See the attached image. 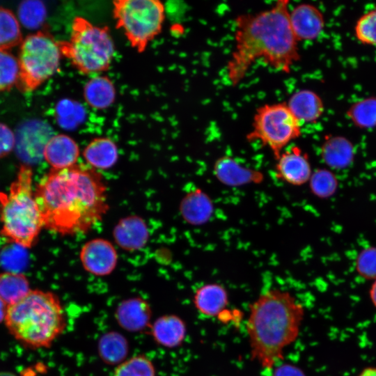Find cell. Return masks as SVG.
I'll list each match as a JSON object with an SVG mask.
<instances>
[{"instance_id":"603a6c76","label":"cell","mask_w":376,"mask_h":376,"mask_svg":"<svg viewBox=\"0 0 376 376\" xmlns=\"http://www.w3.org/2000/svg\"><path fill=\"white\" fill-rule=\"evenodd\" d=\"M116 88L107 76H97L89 79L84 87L86 102L95 109H104L110 107L116 99Z\"/></svg>"},{"instance_id":"e575fe53","label":"cell","mask_w":376,"mask_h":376,"mask_svg":"<svg viewBox=\"0 0 376 376\" xmlns=\"http://www.w3.org/2000/svg\"><path fill=\"white\" fill-rule=\"evenodd\" d=\"M23 246L14 244L4 249L0 256L2 266L13 272H18L25 265V252Z\"/></svg>"},{"instance_id":"83f0119b","label":"cell","mask_w":376,"mask_h":376,"mask_svg":"<svg viewBox=\"0 0 376 376\" xmlns=\"http://www.w3.org/2000/svg\"><path fill=\"white\" fill-rule=\"evenodd\" d=\"M22 42L18 19L10 10L0 7V49L6 50Z\"/></svg>"},{"instance_id":"d4e9b609","label":"cell","mask_w":376,"mask_h":376,"mask_svg":"<svg viewBox=\"0 0 376 376\" xmlns=\"http://www.w3.org/2000/svg\"><path fill=\"white\" fill-rule=\"evenodd\" d=\"M97 350L104 363L118 366L125 360L129 352V344L124 336L116 331H110L100 338Z\"/></svg>"},{"instance_id":"4316f807","label":"cell","mask_w":376,"mask_h":376,"mask_svg":"<svg viewBox=\"0 0 376 376\" xmlns=\"http://www.w3.org/2000/svg\"><path fill=\"white\" fill-rule=\"evenodd\" d=\"M347 116L357 127L363 130L376 127V97H369L353 103Z\"/></svg>"},{"instance_id":"44dd1931","label":"cell","mask_w":376,"mask_h":376,"mask_svg":"<svg viewBox=\"0 0 376 376\" xmlns=\"http://www.w3.org/2000/svg\"><path fill=\"white\" fill-rule=\"evenodd\" d=\"M320 155L324 162L333 169H343L354 160V146L342 136H327L321 146Z\"/></svg>"},{"instance_id":"f35d334b","label":"cell","mask_w":376,"mask_h":376,"mask_svg":"<svg viewBox=\"0 0 376 376\" xmlns=\"http://www.w3.org/2000/svg\"><path fill=\"white\" fill-rule=\"evenodd\" d=\"M8 306L0 299V323L5 320Z\"/></svg>"},{"instance_id":"f546056e","label":"cell","mask_w":376,"mask_h":376,"mask_svg":"<svg viewBox=\"0 0 376 376\" xmlns=\"http://www.w3.org/2000/svg\"><path fill=\"white\" fill-rule=\"evenodd\" d=\"M308 182L311 191L320 198H327L333 196L338 186L337 177L327 169H318L315 171Z\"/></svg>"},{"instance_id":"d6a6232c","label":"cell","mask_w":376,"mask_h":376,"mask_svg":"<svg viewBox=\"0 0 376 376\" xmlns=\"http://www.w3.org/2000/svg\"><path fill=\"white\" fill-rule=\"evenodd\" d=\"M19 79L18 59L8 51L0 49V91L10 88Z\"/></svg>"},{"instance_id":"ab89813d","label":"cell","mask_w":376,"mask_h":376,"mask_svg":"<svg viewBox=\"0 0 376 376\" xmlns=\"http://www.w3.org/2000/svg\"><path fill=\"white\" fill-rule=\"evenodd\" d=\"M370 297L373 305L376 307V279L370 289Z\"/></svg>"},{"instance_id":"ffe728a7","label":"cell","mask_w":376,"mask_h":376,"mask_svg":"<svg viewBox=\"0 0 376 376\" xmlns=\"http://www.w3.org/2000/svg\"><path fill=\"white\" fill-rule=\"evenodd\" d=\"M86 164L96 170L113 167L118 159L116 143L109 137H96L84 148L82 152Z\"/></svg>"},{"instance_id":"7a4b0ae2","label":"cell","mask_w":376,"mask_h":376,"mask_svg":"<svg viewBox=\"0 0 376 376\" xmlns=\"http://www.w3.org/2000/svg\"><path fill=\"white\" fill-rule=\"evenodd\" d=\"M289 13V1L279 0L270 8L235 17L234 47L226 67L232 86L238 85L258 60L277 71L290 72L301 55Z\"/></svg>"},{"instance_id":"836d02e7","label":"cell","mask_w":376,"mask_h":376,"mask_svg":"<svg viewBox=\"0 0 376 376\" xmlns=\"http://www.w3.org/2000/svg\"><path fill=\"white\" fill-rule=\"evenodd\" d=\"M357 273L366 279H376V246H369L358 254L356 263Z\"/></svg>"},{"instance_id":"9c48e42d","label":"cell","mask_w":376,"mask_h":376,"mask_svg":"<svg viewBox=\"0 0 376 376\" xmlns=\"http://www.w3.org/2000/svg\"><path fill=\"white\" fill-rule=\"evenodd\" d=\"M301 134V123L286 103L265 104L256 110L246 140L260 141L276 159L287 146Z\"/></svg>"},{"instance_id":"9a60e30c","label":"cell","mask_w":376,"mask_h":376,"mask_svg":"<svg viewBox=\"0 0 376 376\" xmlns=\"http://www.w3.org/2000/svg\"><path fill=\"white\" fill-rule=\"evenodd\" d=\"M113 237L123 250L135 251L142 249L149 239V231L145 221L135 215L122 218L115 226Z\"/></svg>"},{"instance_id":"1f68e13d","label":"cell","mask_w":376,"mask_h":376,"mask_svg":"<svg viewBox=\"0 0 376 376\" xmlns=\"http://www.w3.org/2000/svg\"><path fill=\"white\" fill-rule=\"evenodd\" d=\"M354 36L364 45L376 47V8L361 15L354 25Z\"/></svg>"},{"instance_id":"7402d4cb","label":"cell","mask_w":376,"mask_h":376,"mask_svg":"<svg viewBox=\"0 0 376 376\" xmlns=\"http://www.w3.org/2000/svg\"><path fill=\"white\" fill-rule=\"evenodd\" d=\"M214 173L219 181L230 186L242 185L262 178L259 172L242 166L228 155L221 157L215 162Z\"/></svg>"},{"instance_id":"5bb4252c","label":"cell","mask_w":376,"mask_h":376,"mask_svg":"<svg viewBox=\"0 0 376 376\" xmlns=\"http://www.w3.org/2000/svg\"><path fill=\"white\" fill-rule=\"evenodd\" d=\"M152 310L141 297H132L121 301L115 311L119 326L127 331H141L150 326Z\"/></svg>"},{"instance_id":"ba28073f","label":"cell","mask_w":376,"mask_h":376,"mask_svg":"<svg viewBox=\"0 0 376 376\" xmlns=\"http://www.w3.org/2000/svg\"><path fill=\"white\" fill-rule=\"evenodd\" d=\"M20 45L18 82L25 91H31L56 72L62 54L58 41L47 31L31 34Z\"/></svg>"},{"instance_id":"5b68a950","label":"cell","mask_w":376,"mask_h":376,"mask_svg":"<svg viewBox=\"0 0 376 376\" xmlns=\"http://www.w3.org/2000/svg\"><path fill=\"white\" fill-rule=\"evenodd\" d=\"M33 171L20 166L8 194L0 195V234L9 242L31 248L43 227L40 212L32 187Z\"/></svg>"},{"instance_id":"4dcf8cb0","label":"cell","mask_w":376,"mask_h":376,"mask_svg":"<svg viewBox=\"0 0 376 376\" xmlns=\"http://www.w3.org/2000/svg\"><path fill=\"white\" fill-rule=\"evenodd\" d=\"M19 22L26 29L39 28L46 17V8L40 1L27 0L20 3L17 10Z\"/></svg>"},{"instance_id":"ac0fdd59","label":"cell","mask_w":376,"mask_h":376,"mask_svg":"<svg viewBox=\"0 0 376 376\" xmlns=\"http://www.w3.org/2000/svg\"><path fill=\"white\" fill-rule=\"evenodd\" d=\"M187 330L183 319L174 314L162 315L150 325V334L155 342L166 348L180 346L185 340Z\"/></svg>"},{"instance_id":"2e32d148","label":"cell","mask_w":376,"mask_h":376,"mask_svg":"<svg viewBox=\"0 0 376 376\" xmlns=\"http://www.w3.org/2000/svg\"><path fill=\"white\" fill-rule=\"evenodd\" d=\"M80 150L77 143L65 134L53 135L43 150V157L53 169H63L77 164Z\"/></svg>"},{"instance_id":"3957f363","label":"cell","mask_w":376,"mask_h":376,"mask_svg":"<svg viewBox=\"0 0 376 376\" xmlns=\"http://www.w3.org/2000/svg\"><path fill=\"white\" fill-rule=\"evenodd\" d=\"M304 315V306L290 292L271 288L262 292L249 306L246 323L251 359L273 369L299 336Z\"/></svg>"},{"instance_id":"e0dca14e","label":"cell","mask_w":376,"mask_h":376,"mask_svg":"<svg viewBox=\"0 0 376 376\" xmlns=\"http://www.w3.org/2000/svg\"><path fill=\"white\" fill-rule=\"evenodd\" d=\"M228 293L225 287L217 283H209L198 287L193 296V304L202 315L219 317L228 305Z\"/></svg>"},{"instance_id":"8fae6325","label":"cell","mask_w":376,"mask_h":376,"mask_svg":"<svg viewBox=\"0 0 376 376\" xmlns=\"http://www.w3.org/2000/svg\"><path fill=\"white\" fill-rule=\"evenodd\" d=\"M79 258L84 269L97 276L111 274L118 263L115 247L111 242L103 238H95L86 242L81 248Z\"/></svg>"},{"instance_id":"8d00e7d4","label":"cell","mask_w":376,"mask_h":376,"mask_svg":"<svg viewBox=\"0 0 376 376\" xmlns=\"http://www.w3.org/2000/svg\"><path fill=\"white\" fill-rule=\"evenodd\" d=\"M272 376H306L299 367L291 363H282L273 368Z\"/></svg>"},{"instance_id":"d590c367","label":"cell","mask_w":376,"mask_h":376,"mask_svg":"<svg viewBox=\"0 0 376 376\" xmlns=\"http://www.w3.org/2000/svg\"><path fill=\"white\" fill-rule=\"evenodd\" d=\"M15 137L13 131L0 123V158L8 155L15 148Z\"/></svg>"},{"instance_id":"8992f818","label":"cell","mask_w":376,"mask_h":376,"mask_svg":"<svg viewBox=\"0 0 376 376\" xmlns=\"http://www.w3.org/2000/svg\"><path fill=\"white\" fill-rule=\"evenodd\" d=\"M58 42L62 56L85 75L108 70L115 54L109 28L96 26L82 16L74 17L70 40Z\"/></svg>"},{"instance_id":"cb8c5ba5","label":"cell","mask_w":376,"mask_h":376,"mask_svg":"<svg viewBox=\"0 0 376 376\" xmlns=\"http://www.w3.org/2000/svg\"><path fill=\"white\" fill-rule=\"evenodd\" d=\"M180 211L182 218L191 224L206 221L212 212L209 197L199 190L187 194L182 200Z\"/></svg>"},{"instance_id":"f1b7e54d","label":"cell","mask_w":376,"mask_h":376,"mask_svg":"<svg viewBox=\"0 0 376 376\" xmlns=\"http://www.w3.org/2000/svg\"><path fill=\"white\" fill-rule=\"evenodd\" d=\"M113 376H156V370L148 357L137 354L118 364Z\"/></svg>"},{"instance_id":"7c38bea8","label":"cell","mask_w":376,"mask_h":376,"mask_svg":"<svg viewBox=\"0 0 376 376\" xmlns=\"http://www.w3.org/2000/svg\"><path fill=\"white\" fill-rule=\"evenodd\" d=\"M276 177L290 185L301 186L308 182L312 169L308 155L299 146L283 150L275 159Z\"/></svg>"},{"instance_id":"30bf717a","label":"cell","mask_w":376,"mask_h":376,"mask_svg":"<svg viewBox=\"0 0 376 376\" xmlns=\"http://www.w3.org/2000/svg\"><path fill=\"white\" fill-rule=\"evenodd\" d=\"M50 127L40 120H29L22 123L15 134V150L24 164L38 162L43 157V150L51 134Z\"/></svg>"},{"instance_id":"484cf974","label":"cell","mask_w":376,"mask_h":376,"mask_svg":"<svg viewBox=\"0 0 376 376\" xmlns=\"http://www.w3.org/2000/svg\"><path fill=\"white\" fill-rule=\"evenodd\" d=\"M31 291L26 276L18 272L0 273V299L8 306L24 298Z\"/></svg>"},{"instance_id":"d6986e66","label":"cell","mask_w":376,"mask_h":376,"mask_svg":"<svg viewBox=\"0 0 376 376\" xmlns=\"http://www.w3.org/2000/svg\"><path fill=\"white\" fill-rule=\"evenodd\" d=\"M286 104L300 123H315L321 118L324 111L321 97L309 89H301L295 92Z\"/></svg>"},{"instance_id":"52a82bcc","label":"cell","mask_w":376,"mask_h":376,"mask_svg":"<svg viewBox=\"0 0 376 376\" xmlns=\"http://www.w3.org/2000/svg\"><path fill=\"white\" fill-rule=\"evenodd\" d=\"M112 3L116 29L123 31L132 48L143 53L162 32L165 6L159 0H116Z\"/></svg>"},{"instance_id":"74e56055","label":"cell","mask_w":376,"mask_h":376,"mask_svg":"<svg viewBox=\"0 0 376 376\" xmlns=\"http://www.w3.org/2000/svg\"><path fill=\"white\" fill-rule=\"evenodd\" d=\"M358 376H376V367L366 368Z\"/></svg>"},{"instance_id":"6da1fadb","label":"cell","mask_w":376,"mask_h":376,"mask_svg":"<svg viewBox=\"0 0 376 376\" xmlns=\"http://www.w3.org/2000/svg\"><path fill=\"white\" fill-rule=\"evenodd\" d=\"M34 194L43 227L63 236L88 231L109 210L103 176L83 163L52 169L40 180Z\"/></svg>"},{"instance_id":"60d3db41","label":"cell","mask_w":376,"mask_h":376,"mask_svg":"<svg viewBox=\"0 0 376 376\" xmlns=\"http://www.w3.org/2000/svg\"><path fill=\"white\" fill-rule=\"evenodd\" d=\"M0 376H16V375L10 372H0Z\"/></svg>"},{"instance_id":"4fadbf2b","label":"cell","mask_w":376,"mask_h":376,"mask_svg":"<svg viewBox=\"0 0 376 376\" xmlns=\"http://www.w3.org/2000/svg\"><path fill=\"white\" fill-rule=\"evenodd\" d=\"M290 24L298 42L311 41L322 33L325 20L322 12L311 3H300L289 13Z\"/></svg>"},{"instance_id":"277c9868","label":"cell","mask_w":376,"mask_h":376,"mask_svg":"<svg viewBox=\"0 0 376 376\" xmlns=\"http://www.w3.org/2000/svg\"><path fill=\"white\" fill-rule=\"evenodd\" d=\"M4 322L16 340L32 350L51 347L68 324L59 297L52 292L36 289L8 306Z\"/></svg>"}]
</instances>
